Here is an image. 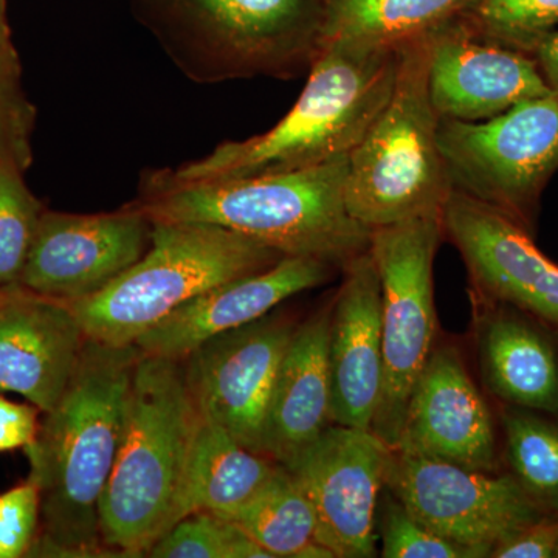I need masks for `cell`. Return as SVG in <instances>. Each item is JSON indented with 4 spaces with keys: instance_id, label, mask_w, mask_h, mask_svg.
<instances>
[{
    "instance_id": "cell-12",
    "label": "cell",
    "mask_w": 558,
    "mask_h": 558,
    "mask_svg": "<svg viewBox=\"0 0 558 558\" xmlns=\"http://www.w3.org/2000/svg\"><path fill=\"white\" fill-rule=\"evenodd\" d=\"M296 325L282 315L227 330L182 359L201 413L260 453L264 418Z\"/></svg>"
},
{
    "instance_id": "cell-24",
    "label": "cell",
    "mask_w": 558,
    "mask_h": 558,
    "mask_svg": "<svg viewBox=\"0 0 558 558\" xmlns=\"http://www.w3.org/2000/svg\"><path fill=\"white\" fill-rule=\"evenodd\" d=\"M226 520L271 558H333L319 545L314 509L284 465L278 464L263 487Z\"/></svg>"
},
{
    "instance_id": "cell-31",
    "label": "cell",
    "mask_w": 558,
    "mask_h": 558,
    "mask_svg": "<svg viewBox=\"0 0 558 558\" xmlns=\"http://www.w3.org/2000/svg\"><path fill=\"white\" fill-rule=\"evenodd\" d=\"M40 526V494L32 478L0 494V558L28 556Z\"/></svg>"
},
{
    "instance_id": "cell-28",
    "label": "cell",
    "mask_w": 558,
    "mask_h": 558,
    "mask_svg": "<svg viewBox=\"0 0 558 558\" xmlns=\"http://www.w3.org/2000/svg\"><path fill=\"white\" fill-rule=\"evenodd\" d=\"M461 22L484 38L531 54L558 28V0H480Z\"/></svg>"
},
{
    "instance_id": "cell-8",
    "label": "cell",
    "mask_w": 558,
    "mask_h": 558,
    "mask_svg": "<svg viewBox=\"0 0 558 558\" xmlns=\"http://www.w3.org/2000/svg\"><path fill=\"white\" fill-rule=\"evenodd\" d=\"M440 216L407 220L371 233L369 255L380 279L384 362L371 432L389 449L398 446L411 391L436 348L433 264L444 236Z\"/></svg>"
},
{
    "instance_id": "cell-18",
    "label": "cell",
    "mask_w": 558,
    "mask_h": 558,
    "mask_svg": "<svg viewBox=\"0 0 558 558\" xmlns=\"http://www.w3.org/2000/svg\"><path fill=\"white\" fill-rule=\"evenodd\" d=\"M336 267L314 258L284 256L269 269L209 289L143 333L142 354L182 360L205 341L256 322L304 290L328 282Z\"/></svg>"
},
{
    "instance_id": "cell-19",
    "label": "cell",
    "mask_w": 558,
    "mask_h": 558,
    "mask_svg": "<svg viewBox=\"0 0 558 558\" xmlns=\"http://www.w3.org/2000/svg\"><path fill=\"white\" fill-rule=\"evenodd\" d=\"M341 270L329 325L330 422L371 429L384 374L380 279L369 250Z\"/></svg>"
},
{
    "instance_id": "cell-11",
    "label": "cell",
    "mask_w": 558,
    "mask_h": 558,
    "mask_svg": "<svg viewBox=\"0 0 558 558\" xmlns=\"http://www.w3.org/2000/svg\"><path fill=\"white\" fill-rule=\"evenodd\" d=\"M389 451L371 429L330 424L286 465L317 517L319 545L333 558L376 556V508Z\"/></svg>"
},
{
    "instance_id": "cell-2",
    "label": "cell",
    "mask_w": 558,
    "mask_h": 558,
    "mask_svg": "<svg viewBox=\"0 0 558 558\" xmlns=\"http://www.w3.org/2000/svg\"><path fill=\"white\" fill-rule=\"evenodd\" d=\"M398 58L399 50L326 44L299 101L270 131L150 172L142 191L284 174L349 156L391 97Z\"/></svg>"
},
{
    "instance_id": "cell-20",
    "label": "cell",
    "mask_w": 558,
    "mask_h": 558,
    "mask_svg": "<svg viewBox=\"0 0 558 558\" xmlns=\"http://www.w3.org/2000/svg\"><path fill=\"white\" fill-rule=\"evenodd\" d=\"M332 303L296 325L264 418L260 454L288 465L329 427Z\"/></svg>"
},
{
    "instance_id": "cell-16",
    "label": "cell",
    "mask_w": 558,
    "mask_h": 558,
    "mask_svg": "<svg viewBox=\"0 0 558 558\" xmlns=\"http://www.w3.org/2000/svg\"><path fill=\"white\" fill-rule=\"evenodd\" d=\"M392 450L495 472L497 439L492 414L457 348L444 344L433 351L411 391Z\"/></svg>"
},
{
    "instance_id": "cell-10",
    "label": "cell",
    "mask_w": 558,
    "mask_h": 558,
    "mask_svg": "<svg viewBox=\"0 0 558 558\" xmlns=\"http://www.w3.org/2000/svg\"><path fill=\"white\" fill-rule=\"evenodd\" d=\"M385 487L439 537L490 557L502 543L545 519L546 512L509 475L389 451Z\"/></svg>"
},
{
    "instance_id": "cell-26",
    "label": "cell",
    "mask_w": 558,
    "mask_h": 558,
    "mask_svg": "<svg viewBox=\"0 0 558 558\" xmlns=\"http://www.w3.org/2000/svg\"><path fill=\"white\" fill-rule=\"evenodd\" d=\"M24 172L0 161V292L20 288L46 209L25 183Z\"/></svg>"
},
{
    "instance_id": "cell-33",
    "label": "cell",
    "mask_w": 558,
    "mask_h": 558,
    "mask_svg": "<svg viewBox=\"0 0 558 558\" xmlns=\"http://www.w3.org/2000/svg\"><path fill=\"white\" fill-rule=\"evenodd\" d=\"M39 409L0 398V451L25 449L38 433Z\"/></svg>"
},
{
    "instance_id": "cell-32",
    "label": "cell",
    "mask_w": 558,
    "mask_h": 558,
    "mask_svg": "<svg viewBox=\"0 0 558 558\" xmlns=\"http://www.w3.org/2000/svg\"><path fill=\"white\" fill-rule=\"evenodd\" d=\"M558 548V519L545 517L499 545L490 557L550 558Z\"/></svg>"
},
{
    "instance_id": "cell-22",
    "label": "cell",
    "mask_w": 558,
    "mask_h": 558,
    "mask_svg": "<svg viewBox=\"0 0 558 558\" xmlns=\"http://www.w3.org/2000/svg\"><path fill=\"white\" fill-rule=\"evenodd\" d=\"M481 369L494 395L512 405L558 414V362L527 323L492 315L478 329Z\"/></svg>"
},
{
    "instance_id": "cell-15",
    "label": "cell",
    "mask_w": 558,
    "mask_h": 558,
    "mask_svg": "<svg viewBox=\"0 0 558 558\" xmlns=\"http://www.w3.org/2000/svg\"><path fill=\"white\" fill-rule=\"evenodd\" d=\"M550 94L532 54L458 21L429 35L428 95L439 120L483 121Z\"/></svg>"
},
{
    "instance_id": "cell-17",
    "label": "cell",
    "mask_w": 558,
    "mask_h": 558,
    "mask_svg": "<svg viewBox=\"0 0 558 558\" xmlns=\"http://www.w3.org/2000/svg\"><path fill=\"white\" fill-rule=\"evenodd\" d=\"M86 333L69 303L22 288L0 292V391L49 413L78 366Z\"/></svg>"
},
{
    "instance_id": "cell-6",
    "label": "cell",
    "mask_w": 558,
    "mask_h": 558,
    "mask_svg": "<svg viewBox=\"0 0 558 558\" xmlns=\"http://www.w3.org/2000/svg\"><path fill=\"white\" fill-rule=\"evenodd\" d=\"M150 245L119 278L69 306L87 339L126 347L209 289L269 269L284 255L211 223L150 220Z\"/></svg>"
},
{
    "instance_id": "cell-27",
    "label": "cell",
    "mask_w": 558,
    "mask_h": 558,
    "mask_svg": "<svg viewBox=\"0 0 558 558\" xmlns=\"http://www.w3.org/2000/svg\"><path fill=\"white\" fill-rule=\"evenodd\" d=\"M36 108L22 83L20 54L14 47L5 0H0V161L27 171L33 161Z\"/></svg>"
},
{
    "instance_id": "cell-30",
    "label": "cell",
    "mask_w": 558,
    "mask_h": 558,
    "mask_svg": "<svg viewBox=\"0 0 558 558\" xmlns=\"http://www.w3.org/2000/svg\"><path fill=\"white\" fill-rule=\"evenodd\" d=\"M380 542L385 558H472L469 550L425 527L395 497L388 498L381 515Z\"/></svg>"
},
{
    "instance_id": "cell-34",
    "label": "cell",
    "mask_w": 558,
    "mask_h": 558,
    "mask_svg": "<svg viewBox=\"0 0 558 558\" xmlns=\"http://www.w3.org/2000/svg\"><path fill=\"white\" fill-rule=\"evenodd\" d=\"M531 54L535 62H537L539 72H542L550 94L558 101V28L548 33L545 38L539 39L537 46L532 49Z\"/></svg>"
},
{
    "instance_id": "cell-7",
    "label": "cell",
    "mask_w": 558,
    "mask_h": 558,
    "mask_svg": "<svg viewBox=\"0 0 558 558\" xmlns=\"http://www.w3.org/2000/svg\"><path fill=\"white\" fill-rule=\"evenodd\" d=\"M428 61L429 36L400 47L391 97L349 154L344 199L366 229L440 216L449 197Z\"/></svg>"
},
{
    "instance_id": "cell-3",
    "label": "cell",
    "mask_w": 558,
    "mask_h": 558,
    "mask_svg": "<svg viewBox=\"0 0 558 558\" xmlns=\"http://www.w3.org/2000/svg\"><path fill=\"white\" fill-rule=\"evenodd\" d=\"M348 163L343 156L284 174L142 191L135 204L150 220L211 223L343 269L368 252L373 233L349 215Z\"/></svg>"
},
{
    "instance_id": "cell-25",
    "label": "cell",
    "mask_w": 558,
    "mask_h": 558,
    "mask_svg": "<svg viewBox=\"0 0 558 558\" xmlns=\"http://www.w3.org/2000/svg\"><path fill=\"white\" fill-rule=\"evenodd\" d=\"M502 422L515 478L543 509L558 512V425L524 411H508Z\"/></svg>"
},
{
    "instance_id": "cell-4",
    "label": "cell",
    "mask_w": 558,
    "mask_h": 558,
    "mask_svg": "<svg viewBox=\"0 0 558 558\" xmlns=\"http://www.w3.org/2000/svg\"><path fill=\"white\" fill-rule=\"evenodd\" d=\"M202 418L182 360L140 354L119 454L98 509L110 554L146 557L170 531Z\"/></svg>"
},
{
    "instance_id": "cell-13",
    "label": "cell",
    "mask_w": 558,
    "mask_h": 558,
    "mask_svg": "<svg viewBox=\"0 0 558 558\" xmlns=\"http://www.w3.org/2000/svg\"><path fill=\"white\" fill-rule=\"evenodd\" d=\"M153 222L137 204L100 215L44 209L20 288L78 301L108 288L150 245Z\"/></svg>"
},
{
    "instance_id": "cell-29",
    "label": "cell",
    "mask_w": 558,
    "mask_h": 558,
    "mask_svg": "<svg viewBox=\"0 0 558 558\" xmlns=\"http://www.w3.org/2000/svg\"><path fill=\"white\" fill-rule=\"evenodd\" d=\"M146 557L271 558L236 524L213 513H194L180 520L154 543Z\"/></svg>"
},
{
    "instance_id": "cell-1",
    "label": "cell",
    "mask_w": 558,
    "mask_h": 558,
    "mask_svg": "<svg viewBox=\"0 0 558 558\" xmlns=\"http://www.w3.org/2000/svg\"><path fill=\"white\" fill-rule=\"evenodd\" d=\"M140 354L135 344L87 339L64 396L25 447L40 494L39 534L28 556L110 554L101 542L98 509L119 454Z\"/></svg>"
},
{
    "instance_id": "cell-35",
    "label": "cell",
    "mask_w": 558,
    "mask_h": 558,
    "mask_svg": "<svg viewBox=\"0 0 558 558\" xmlns=\"http://www.w3.org/2000/svg\"><path fill=\"white\" fill-rule=\"evenodd\" d=\"M554 557H557V558H558V548H557V550H556V556H554Z\"/></svg>"
},
{
    "instance_id": "cell-9",
    "label": "cell",
    "mask_w": 558,
    "mask_h": 558,
    "mask_svg": "<svg viewBox=\"0 0 558 558\" xmlns=\"http://www.w3.org/2000/svg\"><path fill=\"white\" fill-rule=\"evenodd\" d=\"M438 148L450 189L529 230L558 170V101H521L483 121L439 120Z\"/></svg>"
},
{
    "instance_id": "cell-21",
    "label": "cell",
    "mask_w": 558,
    "mask_h": 558,
    "mask_svg": "<svg viewBox=\"0 0 558 558\" xmlns=\"http://www.w3.org/2000/svg\"><path fill=\"white\" fill-rule=\"evenodd\" d=\"M277 468V462L248 450L216 422L202 418L172 526L194 513L229 519L263 487Z\"/></svg>"
},
{
    "instance_id": "cell-14",
    "label": "cell",
    "mask_w": 558,
    "mask_h": 558,
    "mask_svg": "<svg viewBox=\"0 0 558 558\" xmlns=\"http://www.w3.org/2000/svg\"><path fill=\"white\" fill-rule=\"evenodd\" d=\"M440 220L483 299L512 304L558 328V266L539 252L529 230L457 190Z\"/></svg>"
},
{
    "instance_id": "cell-23",
    "label": "cell",
    "mask_w": 558,
    "mask_h": 558,
    "mask_svg": "<svg viewBox=\"0 0 558 558\" xmlns=\"http://www.w3.org/2000/svg\"><path fill=\"white\" fill-rule=\"evenodd\" d=\"M480 0H323V47L399 50L461 21Z\"/></svg>"
},
{
    "instance_id": "cell-5",
    "label": "cell",
    "mask_w": 558,
    "mask_h": 558,
    "mask_svg": "<svg viewBox=\"0 0 558 558\" xmlns=\"http://www.w3.org/2000/svg\"><path fill=\"white\" fill-rule=\"evenodd\" d=\"M140 20L197 83L290 80L323 49V0H135Z\"/></svg>"
}]
</instances>
